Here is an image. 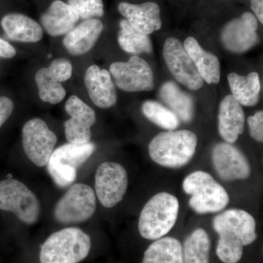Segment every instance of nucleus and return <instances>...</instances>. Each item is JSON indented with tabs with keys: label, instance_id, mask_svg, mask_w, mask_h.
I'll return each instance as SVG.
<instances>
[{
	"label": "nucleus",
	"instance_id": "obj_3",
	"mask_svg": "<svg viewBox=\"0 0 263 263\" xmlns=\"http://www.w3.org/2000/svg\"><path fill=\"white\" fill-rule=\"evenodd\" d=\"M179 212V200L174 195L157 194L142 209L138 221L140 235L151 240L163 238L176 224Z\"/></svg>",
	"mask_w": 263,
	"mask_h": 263
},
{
	"label": "nucleus",
	"instance_id": "obj_15",
	"mask_svg": "<svg viewBox=\"0 0 263 263\" xmlns=\"http://www.w3.org/2000/svg\"><path fill=\"white\" fill-rule=\"evenodd\" d=\"M66 112L70 119L65 122V138L68 143H86L91 139V128L96 122V114L79 97L72 95L67 100Z\"/></svg>",
	"mask_w": 263,
	"mask_h": 263
},
{
	"label": "nucleus",
	"instance_id": "obj_25",
	"mask_svg": "<svg viewBox=\"0 0 263 263\" xmlns=\"http://www.w3.org/2000/svg\"><path fill=\"white\" fill-rule=\"evenodd\" d=\"M160 97L164 103L183 122H190L195 116V103L191 95L182 91L176 83L167 81L160 89Z\"/></svg>",
	"mask_w": 263,
	"mask_h": 263
},
{
	"label": "nucleus",
	"instance_id": "obj_32",
	"mask_svg": "<svg viewBox=\"0 0 263 263\" xmlns=\"http://www.w3.org/2000/svg\"><path fill=\"white\" fill-rule=\"evenodd\" d=\"M14 109V103L8 97H0V128L9 119Z\"/></svg>",
	"mask_w": 263,
	"mask_h": 263
},
{
	"label": "nucleus",
	"instance_id": "obj_29",
	"mask_svg": "<svg viewBox=\"0 0 263 263\" xmlns=\"http://www.w3.org/2000/svg\"><path fill=\"white\" fill-rule=\"evenodd\" d=\"M142 112L150 122L166 130H174L179 127V117L158 102L153 100L145 102L142 105Z\"/></svg>",
	"mask_w": 263,
	"mask_h": 263
},
{
	"label": "nucleus",
	"instance_id": "obj_14",
	"mask_svg": "<svg viewBox=\"0 0 263 263\" xmlns=\"http://www.w3.org/2000/svg\"><path fill=\"white\" fill-rule=\"evenodd\" d=\"M258 20L250 12L226 24L221 32V41L228 51L242 53L249 51L258 42Z\"/></svg>",
	"mask_w": 263,
	"mask_h": 263
},
{
	"label": "nucleus",
	"instance_id": "obj_17",
	"mask_svg": "<svg viewBox=\"0 0 263 263\" xmlns=\"http://www.w3.org/2000/svg\"><path fill=\"white\" fill-rule=\"evenodd\" d=\"M84 84L90 99L98 108H110L117 103L115 85L108 70L90 66L85 73Z\"/></svg>",
	"mask_w": 263,
	"mask_h": 263
},
{
	"label": "nucleus",
	"instance_id": "obj_31",
	"mask_svg": "<svg viewBox=\"0 0 263 263\" xmlns=\"http://www.w3.org/2000/svg\"><path fill=\"white\" fill-rule=\"evenodd\" d=\"M248 124L250 135L254 140L262 143L263 141V112H257L248 118Z\"/></svg>",
	"mask_w": 263,
	"mask_h": 263
},
{
	"label": "nucleus",
	"instance_id": "obj_13",
	"mask_svg": "<svg viewBox=\"0 0 263 263\" xmlns=\"http://www.w3.org/2000/svg\"><path fill=\"white\" fill-rule=\"evenodd\" d=\"M72 74V64L65 58L55 59L49 67L38 70L34 79L41 100L52 105L62 102L66 96L62 83L69 80Z\"/></svg>",
	"mask_w": 263,
	"mask_h": 263
},
{
	"label": "nucleus",
	"instance_id": "obj_5",
	"mask_svg": "<svg viewBox=\"0 0 263 263\" xmlns=\"http://www.w3.org/2000/svg\"><path fill=\"white\" fill-rule=\"evenodd\" d=\"M183 190L190 195L189 205L197 214L220 212L230 202L226 189L205 171L188 175L183 180Z\"/></svg>",
	"mask_w": 263,
	"mask_h": 263
},
{
	"label": "nucleus",
	"instance_id": "obj_33",
	"mask_svg": "<svg viewBox=\"0 0 263 263\" xmlns=\"http://www.w3.org/2000/svg\"><path fill=\"white\" fill-rule=\"evenodd\" d=\"M16 54V50L8 41L0 38V57L4 59H10Z\"/></svg>",
	"mask_w": 263,
	"mask_h": 263
},
{
	"label": "nucleus",
	"instance_id": "obj_8",
	"mask_svg": "<svg viewBox=\"0 0 263 263\" xmlns=\"http://www.w3.org/2000/svg\"><path fill=\"white\" fill-rule=\"evenodd\" d=\"M0 210L13 213L22 222L32 224L37 221L41 205L25 184L10 179L0 181Z\"/></svg>",
	"mask_w": 263,
	"mask_h": 263
},
{
	"label": "nucleus",
	"instance_id": "obj_21",
	"mask_svg": "<svg viewBox=\"0 0 263 263\" xmlns=\"http://www.w3.org/2000/svg\"><path fill=\"white\" fill-rule=\"evenodd\" d=\"M74 8L62 0H54L41 17L43 28L52 37L66 35L79 21Z\"/></svg>",
	"mask_w": 263,
	"mask_h": 263
},
{
	"label": "nucleus",
	"instance_id": "obj_20",
	"mask_svg": "<svg viewBox=\"0 0 263 263\" xmlns=\"http://www.w3.org/2000/svg\"><path fill=\"white\" fill-rule=\"evenodd\" d=\"M218 129L227 143H233L245 129V114L241 105L231 95L223 99L219 105Z\"/></svg>",
	"mask_w": 263,
	"mask_h": 263
},
{
	"label": "nucleus",
	"instance_id": "obj_10",
	"mask_svg": "<svg viewBox=\"0 0 263 263\" xmlns=\"http://www.w3.org/2000/svg\"><path fill=\"white\" fill-rule=\"evenodd\" d=\"M116 85L127 92L149 91L155 88L154 74L148 62L138 56L127 62H116L110 66Z\"/></svg>",
	"mask_w": 263,
	"mask_h": 263
},
{
	"label": "nucleus",
	"instance_id": "obj_11",
	"mask_svg": "<svg viewBox=\"0 0 263 263\" xmlns=\"http://www.w3.org/2000/svg\"><path fill=\"white\" fill-rule=\"evenodd\" d=\"M95 185L100 203L109 209L116 206L122 201L127 192V171L117 162H103L95 173Z\"/></svg>",
	"mask_w": 263,
	"mask_h": 263
},
{
	"label": "nucleus",
	"instance_id": "obj_19",
	"mask_svg": "<svg viewBox=\"0 0 263 263\" xmlns=\"http://www.w3.org/2000/svg\"><path fill=\"white\" fill-rule=\"evenodd\" d=\"M103 30L100 19L84 21L67 33L63 40L65 49L72 56H81L91 51Z\"/></svg>",
	"mask_w": 263,
	"mask_h": 263
},
{
	"label": "nucleus",
	"instance_id": "obj_2",
	"mask_svg": "<svg viewBox=\"0 0 263 263\" xmlns=\"http://www.w3.org/2000/svg\"><path fill=\"white\" fill-rule=\"evenodd\" d=\"M197 145V137L193 132L186 129L162 132L151 141L148 154L159 165L179 168L193 159Z\"/></svg>",
	"mask_w": 263,
	"mask_h": 263
},
{
	"label": "nucleus",
	"instance_id": "obj_6",
	"mask_svg": "<svg viewBox=\"0 0 263 263\" xmlns=\"http://www.w3.org/2000/svg\"><path fill=\"white\" fill-rule=\"evenodd\" d=\"M96 146L86 143H66L53 151L47 168L54 183L60 187L70 186L77 176V170L94 153Z\"/></svg>",
	"mask_w": 263,
	"mask_h": 263
},
{
	"label": "nucleus",
	"instance_id": "obj_22",
	"mask_svg": "<svg viewBox=\"0 0 263 263\" xmlns=\"http://www.w3.org/2000/svg\"><path fill=\"white\" fill-rule=\"evenodd\" d=\"M0 24L7 37L15 42L37 43L43 37L42 26L28 15L8 13Z\"/></svg>",
	"mask_w": 263,
	"mask_h": 263
},
{
	"label": "nucleus",
	"instance_id": "obj_16",
	"mask_svg": "<svg viewBox=\"0 0 263 263\" xmlns=\"http://www.w3.org/2000/svg\"><path fill=\"white\" fill-rule=\"evenodd\" d=\"M212 162L216 174L226 181L248 179L250 164L246 156L232 143L223 142L212 151Z\"/></svg>",
	"mask_w": 263,
	"mask_h": 263
},
{
	"label": "nucleus",
	"instance_id": "obj_4",
	"mask_svg": "<svg viewBox=\"0 0 263 263\" xmlns=\"http://www.w3.org/2000/svg\"><path fill=\"white\" fill-rule=\"evenodd\" d=\"M91 238L83 230L65 228L50 235L41 247V263H79L91 249Z\"/></svg>",
	"mask_w": 263,
	"mask_h": 263
},
{
	"label": "nucleus",
	"instance_id": "obj_12",
	"mask_svg": "<svg viewBox=\"0 0 263 263\" xmlns=\"http://www.w3.org/2000/svg\"><path fill=\"white\" fill-rule=\"evenodd\" d=\"M164 62L176 81L188 89L196 91L203 86L204 81L182 43L174 37L166 40L163 46Z\"/></svg>",
	"mask_w": 263,
	"mask_h": 263
},
{
	"label": "nucleus",
	"instance_id": "obj_18",
	"mask_svg": "<svg viewBox=\"0 0 263 263\" xmlns=\"http://www.w3.org/2000/svg\"><path fill=\"white\" fill-rule=\"evenodd\" d=\"M119 13L133 28L143 34H152L162 27L160 6L148 2L136 5L122 2L118 5Z\"/></svg>",
	"mask_w": 263,
	"mask_h": 263
},
{
	"label": "nucleus",
	"instance_id": "obj_27",
	"mask_svg": "<svg viewBox=\"0 0 263 263\" xmlns=\"http://www.w3.org/2000/svg\"><path fill=\"white\" fill-rule=\"evenodd\" d=\"M211 242L205 230H194L182 246L183 263H210Z\"/></svg>",
	"mask_w": 263,
	"mask_h": 263
},
{
	"label": "nucleus",
	"instance_id": "obj_7",
	"mask_svg": "<svg viewBox=\"0 0 263 263\" xmlns=\"http://www.w3.org/2000/svg\"><path fill=\"white\" fill-rule=\"evenodd\" d=\"M96 206L94 190L84 183H76L57 202L53 215L62 224H77L94 215Z\"/></svg>",
	"mask_w": 263,
	"mask_h": 263
},
{
	"label": "nucleus",
	"instance_id": "obj_26",
	"mask_svg": "<svg viewBox=\"0 0 263 263\" xmlns=\"http://www.w3.org/2000/svg\"><path fill=\"white\" fill-rule=\"evenodd\" d=\"M142 263H183L182 245L173 237L156 240L145 251Z\"/></svg>",
	"mask_w": 263,
	"mask_h": 263
},
{
	"label": "nucleus",
	"instance_id": "obj_34",
	"mask_svg": "<svg viewBox=\"0 0 263 263\" xmlns=\"http://www.w3.org/2000/svg\"><path fill=\"white\" fill-rule=\"evenodd\" d=\"M251 8L255 14L256 18L263 23V0H251Z\"/></svg>",
	"mask_w": 263,
	"mask_h": 263
},
{
	"label": "nucleus",
	"instance_id": "obj_1",
	"mask_svg": "<svg viewBox=\"0 0 263 263\" xmlns=\"http://www.w3.org/2000/svg\"><path fill=\"white\" fill-rule=\"evenodd\" d=\"M213 228L219 235L216 252L224 263H238L243 249L257 239L256 221L241 209H228L214 217Z\"/></svg>",
	"mask_w": 263,
	"mask_h": 263
},
{
	"label": "nucleus",
	"instance_id": "obj_24",
	"mask_svg": "<svg viewBox=\"0 0 263 263\" xmlns=\"http://www.w3.org/2000/svg\"><path fill=\"white\" fill-rule=\"evenodd\" d=\"M232 96L245 106H254L259 102L261 91L259 74L253 72L243 76L230 73L228 77Z\"/></svg>",
	"mask_w": 263,
	"mask_h": 263
},
{
	"label": "nucleus",
	"instance_id": "obj_9",
	"mask_svg": "<svg viewBox=\"0 0 263 263\" xmlns=\"http://www.w3.org/2000/svg\"><path fill=\"white\" fill-rule=\"evenodd\" d=\"M57 143V137L39 118L31 119L22 129V144L29 160L38 167L47 165Z\"/></svg>",
	"mask_w": 263,
	"mask_h": 263
},
{
	"label": "nucleus",
	"instance_id": "obj_23",
	"mask_svg": "<svg viewBox=\"0 0 263 263\" xmlns=\"http://www.w3.org/2000/svg\"><path fill=\"white\" fill-rule=\"evenodd\" d=\"M183 48L193 60L202 80L208 84H216L220 81V64L217 57L205 51L195 38H186Z\"/></svg>",
	"mask_w": 263,
	"mask_h": 263
},
{
	"label": "nucleus",
	"instance_id": "obj_30",
	"mask_svg": "<svg viewBox=\"0 0 263 263\" xmlns=\"http://www.w3.org/2000/svg\"><path fill=\"white\" fill-rule=\"evenodd\" d=\"M68 4L74 8L79 18L84 21L104 15L103 0H68Z\"/></svg>",
	"mask_w": 263,
	"mask_h": 263
},
{
	"label": "nucleus",
	"instance_id": "obj_28",
	"mask_svg": "<svg viewBox=\"0 0 263 263\" xmlns=\"http://www.w3.org/2000/svg\"><path fill=\"white\" fill-rule=\"evenodd\" d=\"M119 27L118 43L124 51L135 56L152 53L153 47L148 35L133 28L126 19L121 20Z\"/></svg>",
	"mask_w": 263,
	"mask_h": 263
}]
</instances>
